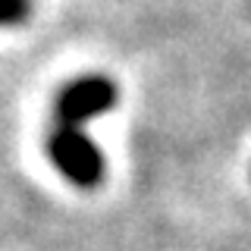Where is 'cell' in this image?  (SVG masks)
Here are the masks:
<instances>
[{
  "instance_id": "obj_1",
  "label": "cell",
  "mask_w": 251,
  "mask_h": 251,
  "mask_svg": "<svg viewBox=\"0 0 251 251\" xmlns=\"http://www.w3.org/2000/svg\"><path fill=\"white\" fill-rule=\"evenodd\" d=\"M116 104V85L107 75H82L57 98L53 129L47 135V157L75 188H94L104 179V157L85 135V120L107 113Z\"/></svg>"
},
{
  "instance_id": "obj_2",
  "label": "cell",
  "mask_w": 251,
  "mask_h": 251,
  "mask_svg": "<svg viewBox=\"0 0 251 251\" xmlns=\"http://www.w3.org/2000/svg\"><path fill=\"white\" fill-rule=\"evenodd\" d=\"M31 13V0H0V25H19Z\"/></svg>"
}]
</instances>
